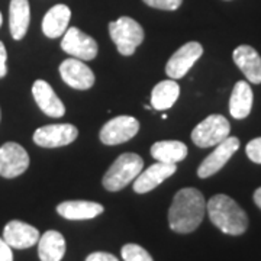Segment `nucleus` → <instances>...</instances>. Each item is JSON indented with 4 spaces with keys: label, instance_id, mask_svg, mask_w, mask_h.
Segmentation results:
<instances>
[{
    "label": "nucleus",
    "instance_id": "1a4fd4ad",
    "mask_svg": "<svg viewBox=\"0 0 261 261\" xmlns=\"http://www.w3.org/2000/svg\"><path fill=\"white\" fill-rule=\"evenodd\" d=\"M240 148V140L237 137H228L221 144L215 145V149L206 157L197 168V176L207 178L218 173L229 161L233 154Z\"/></svg>",
    "mask_w": 261,
    "mask_h": 261
},
{
    "label": "nucleus",
    "instance_id": "c85d7f7f",
    "mask_svg": "<svg viewBox=\"0 0 261 261\" xmlns=\"http://www.w3.org/2000/svg\"><path fill=\"white\" fill-rule=\"evenodd\" d=\"M6 60H8V53H6L5 44L0 41V79H2V77H5V75H6V73H8Z\"/></svg>",
    "mask_w": 261,
    "mask_h": 261
},
{
    "label": "nucleus",
    "instance_id": "f3484780",
    "mask_svg": "<svg viewBox=\"0 0 261 261\" xmlns=\"http://www.w3.org/2000/svg\"><path fill=\"white\" fill-rule=\"evenodd\" d=\"M103 206L89 200H67L57 206V212L68 221H84L93 219L103 214Z\"/></svg>",
    "mask_w": 261,
    "mask_h": 261
},
{
    "label": "nucleus",
    "instance_id": "c756f323",
    "mask_svg": "<svg viewBox=\"0 0 261 261\" xmlns=\"http://www.w3.org/2000/svg\"><path fill=\"white\" fill-rule=\"evenodd\" d=\"M254 202H255V205L261 209V187H258V189L254 192Z\"/></svg>",
    "mask_w": 261,
    "mask_h": 261
},
{
    "label": "nucleus",
    "instance_id": "423d86ee",
    "mask_svg": "<svg viewBox=\"0 0 261 261\" xmlns=\"http://www.w3.org/2000/svg\"><path fill=\"white\" fill-rule=\"evenodd\" d=\"M79 129L70 123H54L41 126L34 132V142L44 148H58L74 142Z\"/></svg>",
    "mask_w": 261,
    "mask_h": 261
},
{
    "label": "nucleus",
    "instance_id": "0eeeda50",
    "mask_svg": "<svg viewBox=\"0 0 261 261\" xmlns=\"http://www.w3.org/2000/svg\"><path fill=\"white\" fill-rule=\"evenodd\" d=\"M140 130V122L134 116H116L100 129V141L105 145H118L134 138Z\"/></svg>",
    "mask_w": 261,
    "mask_h": 261
},
{
    "label": "nucleus",
    "instance_id": "a211bd4d",
    "mask_svg": "<svg viewBox=\"0 0 261 261\" xmlns=\"http://www.w3.org/2000/svg\"><path fill=\"white\" fill-rule=\"evenodd\" d=\"M71 10L65 5H56L45 13L42 19V32L48 38H60L68 29Z\"/></svg>",
    "mask_w": 261,
    "mask_h": 261
},
{
    "label": "nucleus",
    "instance_id": "a878e982",
    "mask_svg": "<svg viewBox=\"0 0 261 261\" xmlns=\"http://www.w3.org/2000/svg\"><path fill=\"white\" fill-rule=\"evenodd\" d=\"M148 6L160 10H176L180 8L183 0H144Z\"/></svg>",
    "mask_w": 261,
    "mask_h": 261
},
{
    "label": "nucleus",
    "instance_id": "5701e85b",
    "mask_svg": "<svg viewBox=\"0 0 261 261\" xmlns=\"http://www.w3.org/2000/svg\"><path fill=\"white\" fill-rule=\"evenodd\" d=\"M180 96V86L176 80H163L152 89L151 93V105L157 111H167L177 102Z\"/></svg>",
    "mask_w": 261,
    "mask_h": 261
},
{
    "label": "nucleus",
    "instance_id": "aec40b11",
    "mask_svg": "<svg viewBox=\"0 0 261 261\" xmlns=\"http://www.w3.org/2000/svg\"><path fill=\"white\" fill-rule=\"evenodd\" d=\"M31 20V8L28 0H10L9 28L12 38L20 41L27 35Z\"/></svg>",
    "mask_w": 261,
    "mask_h": 261
},
{
    "label": "nucleus",
    "instance_id": "f257e3e1",
    "mask_svg": "<svg viewBox=\"0 0 261 261\" xmlns=\"http://www.w3.org/2000/svg\"><path fill=\"white\" fill-rule=\"evenodd\" d=\"M206 212L203 195L193 187L178 190L168 209L170 228L177 233H190L202 224Z\"/></svg>",
    "mask_w": 261,
    "mask_h": 261
},
{
    "label": "nucleus",
    "instance_id": "bb28decb",
    "mask_svg": "<svg viewBox=\"0 0 261 261\" xmlns=\"http://www.w3.org/2000/svg\"><path fill=\"white\" fill-rule=\"evenodd\" d=\"M86 261H119L113 254H109V252H92L90 255H87Z\"/></svg>",
    "mask_w": 261,
    "mask_h": 261
},
{
    "label": "nucleus",
    "instance_id": "393cba45",
    "mask_svg": "<svg viewBox=\"0 0 261 261\" xmlns=\"http://www.w3.org/2000/svg\"><path fill=\"white\" fill-rule=\"evenodd\" d=\"M245 151H247L248 159L251 160L252 163L261 164V137L260 138H255V140L250 141L247 144Z\"/></svg>",
    "mask_w": 261,
    "mask_h": 261
},
{
    "label": "nucleus",
    "instance_id": "7c9ffc66",
    "mask_svg": "<svg viewBox=\"0 0 261 261\" xmlns=\"http://www.w3.org/2000/svg\"><path fill=\"white\" fill-rule=\"evenodd\" d=\"M2 22H3V18H2V13H0V27H2Z\"/></svg>",
    "mask_w": 261,
    "mask_h": 261
},
{
    "label": "nucleus",
    "instance_id": "7ed1b4c3",
    "mask_svg": "<svg viewBox=\"0 0 261 261\" xmlns=\"http://www.w3.org/2000/svg\"><path fill=\"white\" fill-rule=\"evenodd\" d=\"M144 168V160L138 154L125 152L113 161L103 176V187L109 192H119L140 176Z\"/></svg>",
    "mask_w": 261,
    "mask_h": 261
},
{
    "label": "nucleus",
    "instance_id": "9d476101",
    "mask_svg": "<svg viewBox=\"0 0 261 261\" xmlns=\"http://www.w3.org/2000/svg\"><path fill=\"white\" fill-rule=\"evenodd\" d=\"M203 54V47L199 42H187L180 47L170 57L166 65V73L170 79L178 80L187 74V71L195 65V63Z\"/></svg>",
    "mask_w": 261,
    "mask_h": 261
},
{
    "label": "nucleus",
    "instance_id": "6ab92c4d",
    "mask_svg": "<svg viewBox=\"0 0 261 261\" xmlns=\"http://www.w3.org/2000/svg\"><path fill=\"white\" fill-rule=\"evenodd\" d=\"M252 89L248 82H238L233 86L231 99H229V113L235 119H244L247 118L252 109Z\"/></svg>",
    "mask_w": 261,
    "mask_h": 261
},
{
    "label": "nucleus",
    "instance_id": "39448f33",
    "mask_svg": "<svg viewBox=\"0 0 261 261\" xmlns=\"http://www.w3.org/2000/svg\"><path fill=\"white\" fill-rule=\"evenodd\" d=\"M231 125L222 115H211L196 125L192 130V141L200 148H209L221 144L229 137Z\"/></svg>",
    "mask_w": 261,
    "mask_h": 261
},
{
    "label": "nucleus",
    "instance_id": "cd10ccee",
    "mask_svg": "<svg viewBox=\"0 0 261 261\" xmlns=\"http://www.w3.org/2000/svg\"><path fill=\"white\" fill-rule=\"evenodd\" d=\"M0 261H13L12 248L3 238H0Z\"/></svg>",
    "mask_w": 261,
    "mask_h": 261
},
{
    "label": "nucleus",
    "instance_id": "b1692460",
    "mask_svg": "<svg viewBox=\"0 0 261 261\" xmlns=\"http://www.w3.org/2000/svg\"><path fill=\"white\" fill-rule=\"evenodd\" d=\"M123 261H154L151 254L138 244H126L121 250Z\"/></svg>",
    "mask_w": 261,
    "mask_h": 261
},
{
    "label": "nucleus",
    "instance_id": "4468645a",
    "mask_svg": "<svg viewBox=\"0 0 261 261\" xmlns=\"http://www.w3.org/2000/svg\"><path fill=\"white\" fill-rule=\"evenodd\" d=\"M3 240L10 248L25 250L38 244L39 232L32 225L25 224L22 221H10L3 229Z\"/></svg>",
    "mask_w": 261,
    "mask_h": 261
},
{
    "label": "nucleus",
    "instance_id": "2eb2a0df",
    "mask_svg": "<svg viewBox=\"0 0 261 261\" xmlns=\"http://www.w3.org/2000/svg\"><path fill=\"white\" fill-rule=\"evenodd\" d=\"M32 94H34V99L39 106V109L45 115L51 116V118L64 116V103L60 100V97L57 96L56 92L53 90V87L47 82L37 80L32 86Z\"/></svg>",
    "mask_w": 261,
    "mask_h": 261
},
{
    "label": "nucleus",
    "instance_id": "20e7f679",
    "mask_svg": "<svg viewBox=\"0 0 261 261\" xmlns=\"http://www.w3.org/2000/svg\"><path fill=\"white\" fill-rule=\"evenodd\" d=\"M111 38L122 56H132L144 41V29L137 20L122 16L109 23Z\"/></svg>",
    "mask_w": 261,
    "mask_h": 261
},
{
    "label": "nucleus",
    "instance_id": "f03ea898",
    "mask_svg": "<svg viewBox=\"0 0 261 261\" xmlns=\"http://www.w3.org/2000/svg\"><path fill=\"white\" fill-rule=\"evenodd\" d=\"M206 211L212 224L228 235H241L248 228V216L232 197L215 195L206 203Z\"/></svg>",
    "mask_w": 261,
    "mask_h": 261
},
{
    "label": "nucleus",
    "instance_id": "dca6fc26",
    "mask_svg": "<svg viewBox=\"0 0 261 261\" xmlns=\"http://www.w3.org/2000/svg\"><path fill=\"white\" fill-rule=\"evenodd\" d=\"M233 61L252 84H261V57L250 45H240L233 49Z\"/></svg>",
    "mask_w": 261,
    "mask_h": 261
},
{
    "label": "nucleus",
    "instance_id": "6e6552de",
    "mask_svg": "<svg viewBox=\"0 0 261 261\" xmlns=\"http://www.w3.org/2000/svg\"><path fill=\"white\" fill-rule=\"evenodd\" d=\"M29 167L27 149L16 142H6L0 147V176L13 178L25 173Z\"/></svg>",
    "mask_w": 261,
    "mask_h": 261
},
{
    "label": "nucleus",
    "instance_id": "412c9836",
    "mask_svg": "<svg viewBox=\"0 0 261 261\" xmlns=\"http://www.w3.org/2000/svg\"><path fill=\"white\" fill-rule=\"evenodd\" d=\"M65 254V240L58 231H47L39 237L38 255L41 261H61Z\"/></svg>",
    "mask_w": 261,
    "mask_h": 261
},
{
    "label": "nucleus",
    "instance_id": "ddd939ff",
    "mask_svg": "<svg viewBox=\"0 0 261 261\" xmlns=\"http://www.w3.org/2000/svg\"><path fill=\"white\" fill-rule=\"evenodd\" d=\"M176 171H177L176 164H167V163L155 161L145 171H141L140 176L134 180V192H137L140 195L148 193L157 186H160L164 180L171 177Z\"/></svg>",
    "mask_w": 261,
    "mask_h": 261
},
{
    "label": "nucleus",
    "instance_id": "f8f14e48",
    "mask_svg": "<svg viewBox=\"0 0 261 261\" xmlns=\"http://www.w3.org/2000/svg\"><path fill=\"white\" fill-rule=\"evenodd\" d=\"M60 74L65 84L77 90H87L94 84L93 71L77 58L64 60L60 65Z\"/></svg>",
    "mask_w": 261,
    "mask_h": 261
},
{
    "label": "nucleus",
    "instance_id": "9b49d317",
    "mask_svg": "<svg viewBox=\"0 0 261 261\" xmlns=\"http://www.w3.org/2000/svg\"><path fill=\"white\" fill-rule=\"evenodd\" d=\"M61 48L67 54L77 60L90 61L97 56V42L93 38L86 35L79 28H68L65 31L64 38L61 41Z\"/></svg>",
    "mask_w": 261,
    "mask_h": 261
},
{
    "label": "nucleus",
    "instance_id": "4be33fe9",
    "mask_svg": "<svg viewBox=\"0 0 261 261\" xmlns=\"http://www.w3.org/2000/svg\"><path fill=\"white\" fill-rule=\"evenodd\" d=\"M189 149L181 141H159L151 147V157L159 163L177 164L187 157Z\"/></svg>",
    "mask_w": 261,
    "mask_h": 261
}]
</instances>
